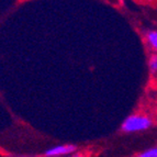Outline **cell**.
<instances>
[{
	"label": "cell",
	"mask_w": 157,
	"mask_h": 157,
	"mask_svg": "<svg viewBox=\"0 0 157 157\" xmlns=\"http://www.w3.org/2000/svg\"><path fill=\"white\" fill-rule=\"evenodd\" d=\"M71 157H86V156L82 154H76V155H73V156H71Z\"/></svg>",
	"instance_id": "52a82bcc"
},
{
	"label": "cell",
	"mask_w": 157,
	"mask_h": 157,
	"mask_svg": "<svg viewBox=\"0 0 157 157\" xmlns=\"http://www.w3.org/2000/svg\"><path fill=\"white\" fill-rule=\"evenodd\" d=\"M154 122L148 115L135 113V114L128 115L123 121L121 130L124 133H137V132H144L151 128Z\"/></svg>",
	"instance_id": "6da1fadb"
},
{
	"label": "cell",
	"mask_w": 157,
	"mask_h": 157,
	"mask_svg": "<svg viewBox=\"0 0 157 157\" xmlns=\"http://www.w3.org/2000/svg\"><path fill=\"white\" fill-rule=\"evenodd\" d=\"M139 1L142 3H146V5H153L157 2V0H139Z\"/></svg>",
	"instance_id": "8992f818"
},
{
	"label": "cell",
	"mask_w": 157,
	"mask_h": 157,
	"mask_svg": "<svg viewBox=\"0 0 157 157\" xmlns=\"http://www.w3.org/2000/svg\"><path fill=\"white\" fill-rule=\"evenodd\" d=\"M148 69L152 75H157V53H153L148 58Z\"/></svg>",
	"instance_id": "277c9868"
},
{
	"label": "cell",
	"mask_w": 157,
	"mask_h": 157,
	"mask_svg": "<svg viewBox=\"0 0 157 157\" xmlns=\"http://www.w3.org/2000/svg\"><path fill=\"white\" fill-rule=\"evenodd\" d=\"M136 157H157V146H153L140 153Z\"/></svg>",
	"instance_id": "5b68a950"
},
{
	"label": "cell",
	"mask_w": 157,
	"mask_h": 157,
	"mask_svg": "<svg viewBox=\"0 0 157 157\" xmlns=\"http://www.w3.org/2000/svg\"><path fill=\"white\" fill-rule=\"evenodd\" d=\"M145 41L147 46L154 53H157V29L148 30L145 33Z\"/></svg>",
	"instance_id": "3957f363"
},
{
	"label": "cell",
	"mask_w": 157,
	"mask_h": 157,
	"mask_svg": "<svg viewBox=\"0 0 157 157\" xmlns=\"http://www.w3.org/2000/svg\"><path fill=\"white\" fill-rule=\"evenodd\" d=\"M77 147L75 145L67 144V145H57L54 146L52 148H48L46 152L44 153V155L46 157H55V156H63V155H68L71 154L76 151Z\"/></svg>",
	"instance_id": "7a4b0ae2"
}]
</instances>
